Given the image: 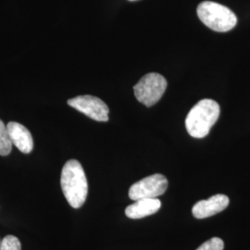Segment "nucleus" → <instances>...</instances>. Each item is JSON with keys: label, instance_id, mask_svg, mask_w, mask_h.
<instances>
[{"label": "nucleus", "instance_id": "obj_4", "mask_svg": "<svg viewBox=\"0 0 250 250\" xmlns=\"http://www.w3.org/2000/svg\"><path fill=\"white\" fill-rule=\"evenodd\" d=\"M166 88V79L159 73L151 72L143 76L134 85V96L145 106L151 107L162 98Z\"/></svg>", "mask_w": 250, "mask_h": 250}, {"label": "nucleus", "instance_id": "obj_8", "mask_svg": "<svg viewBox=\"0 0 250 250\" xmlns=\"http://www.w3.org/2000/svg\"><path fill=\"white\" fill-rule=\"evenodd\" d=\"M12 145L24 154H29L34 148V140L30 131L25 126L16 122H10L7 125Z\"/></svg>", "mask_w": 250, "mask_h": 250}, {"label": "nucleus", "instance_id": "obj_2", "mask_svg": "<svg viewBox=\"0 0 250 250\" xmlns=\"http://www.w3.org/2000/svg\"><path fill=\"white\" fill-rule=\"evenodd\" d=\"M220 106L212 99H202L191 108L186 119L188 134L195 138L207 136L220 116Z\"/></svg>", "mask_w": 250, "mask_h": 250}, {"label": "nucleus", "instance_id": "obj_9", "mask_svg": "<svg viewBox=\"0 0 250 250\" xmlns=\"http://www.w3.org/2000/svg\"><path fill=\"white\" fill-rule=\"evenodd\" d=\"M161 207L158 198H144L134 201V204L128 206L125 209V215L130 219H141L149 215L155 214Z\"/></svg>", "mask_w": 250, "mask_h": 250}, {"label": "nucleus", "instance_id": "obj_11", "mask_svg": "<svg viewBox=\"0 0 250 250\" xmlns=\"http://www.w3.org/2000/svg\"><path fill=\"white\" fill-rule=\"evenodd\" d=\"M0 250H21V245L16 236L9 234L1 241Z\"/></svg>", "mask_w": 250, "mask_h": 250}, {"label": "nucleus", "instance_id": "obj_12", "mask_svg": "<svg viewBox=\"0 0 250 250\" xmlns=\"http://www.w3.org/2000/svg\"><path fill=\"white\" fill-rule=\"evenodd\" d=\"M224 241L219 237H212L203 243L197 250H224Z\"/></svg>", "mask_w": 250, "mask_h": 250}, {"label": "nucleus", "instance_id": "obj_1", "mask_svg": "<svg viewBox=\"0 0 250 250\" xmlns=\"http://www.w3.org/2000/svg\"><path fill=\"white\" fill-rule=\"evenodd\" d=\"M63 195L73 208L84 204L88 194V183L80 162L70 160L63 166L61 177Z\"/></svg>", "mask_w": 250, "mask_h": 250}, {"label": "nucleus", "instance_id": "obj_13", "mask_svg": "<svg viewBox=\"0 0 250 250\" xmlns=\"http://www.w3.org/2000/svg\"><path fill=\"white\" fill-rule=\"evenodd\" d=\"M0 247H1V241H0Z\"/></svg>", "mask_w": 250, "mask_h": 250}, {"label": "nucleus", "instance_id": "obj_6", "mask_svg": "<svg viewBox=\"0 0 250 250\" xmlns=\"http://www.w3.org/2000/svg\"><path fill=\"white\" fill-rule=\"evenodd\" d=\"M68 105L98 122H107L109 109L101 99L93 96H79L68 100Z\"/></svg>", "mask_w": 250, "mask_h": 250}, {"label": "nucleus", "instance_id": "obj_5", "mask_svg": "<svg viewBox=\"0 0 250 250\" xmlns=\"http://www.w3.org/2000/svg\"><path fill=\"white\" fill-rule=\"evenodd\" d=\"M167 188V178L162 174L156 173L134 183L129 189V197L134 201L144 198H157L163 195Z\"/></svg>", "mask_w": 250, "mask_h": 250}, {"label": "nucleus", "instance_id": "obj_3", "mask_svg": "<svg viewBox=\"0 0 250 250\" xmlns=\"http://www.w3.org/2000/svg\"><path fill=\"white\" fill-rule=\"evenodd\" d=\"M197 16L206 26L219 33L231 31L237 23L232 10L216 2L204 1L197 7Z\"/></svg>", "mask_w": 250, "mask_h": 250}, {"label": "nucleus", "instance_id": "obj_10", "mask_svg": "<svg viewBox=\"0 0 250 250\" xmlns=\"http://www.w3.org/2000/svg\"><path fill=\"white\" fill-rule=\"evenodd\" d=\"M12 146L8 128L0 120V156H8L11 152Z\"/></svg>", "mask_w": 250, "mask_h": 250}, {"label": "nucleus", "instance_id": "obj_7", "mask_svg": "<svg viewBox=\"0 0 250 250\" xmlns=\"http://www.w3.org/2000/svg\"><path fill=\"white\" fill-rule=\"evenodd\" d=\"M229 205V198L225 195H215L208 199L200 200L193 206L192 213L197 219H205L222 212Z\"/></svg>", "mask_w": 250, "mask_h": 250}]
</instances>
